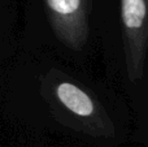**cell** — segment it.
Listing matches in <instances>:
<instances>
[{"label":"cell","instance_id":"obj_3","mask_svg":"<svg viewBox=\"0 0 148 147\" xmlns=\"http://www.w3.org/2000/svg\"><path fill=\"white\" fill-rule=\"evenodd\" d=\"M56 96L60 103L70 112L81 117H91L95 115V103L90 95L70 82H61L56 87Z\"/></svg>","mask_w":148,"mask_h":147},{"label":"cell","instance_id":"obj_2","mask_svg":"<svg viewBox=\"0 0 148 147\" xmlns=\"http://www.w3.org/2000/svg\"><path fill=\"white\" fill-rule=\"evenodd\" d=\"M55 34L66 47L79 51L88 38V0H46Z\"/></svg>","mask_w":148,"mask_h":147},{"label":"cell","instance_id":"obj_1","mask_svg":"<svg viewBox=\"0 0 148 147\" xmlns=\"http://www.w3.org/2000/svg\"><path fill=\"white\" fill-rule=\"evenodd\" d=\"M126 68L133 82L142 77L148 44V0H121Z\"/></svg>","mask_w":148,"mask_h":147}]
</instances>
